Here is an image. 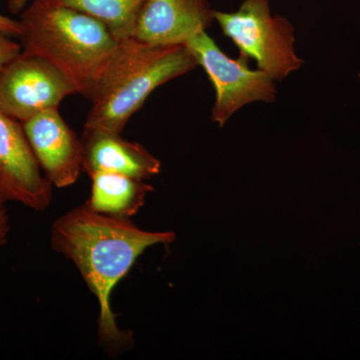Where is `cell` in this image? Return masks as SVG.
<instances>
[{"label":"cell","instance_id":"1","mask_svg":"<svg viewBox=\"0 0 360 360\" xmlns=\"http://www.w3.org/2000/svg\"><path fill=\"white\" fill-rule=\"evenodd\" d=\"M175 240L172 231H146L129 219L92 212L84 205L61 215L51 226V246L70 259L98 302V340L110 355L134 345L130 331L118 326L111 309L112 291L144 251Z\"/></svg>","mask_w":360,"mask_h":360},{"label":"cell","instance_id":"2","mask_svg":"<svg viewBox=\"0 0 360 360\" xmlns=\"http://www.w3.org/2000/svg\"><path fill=\"white\" fill-rule=\"evenodd\" d=\"M198 66L186 44L153 45L132 37L120 40L89 97L91 108L84 129L122 134L158 87Z\"/></svg>","mask_w":360,"mask_h":360},{"label":"cell","instance_id":"3","mask_svg":"<svg viewBox=\"0 0 360 360\" xmlns=\"http://www.w3.org/2000/svg\"><path fill=\"white\" fill-rule=\"evenodd\" d=\"M20 25L23 51L63 71L89 99L120 42L92 16L39 0L25 7Z\"/></svg>","mask_w":360,"mask_h":360},{"label":"cell","instance_id":"4","mask_svg":"<svg viewBox=\"0 0 360 360\" xmlns=\"http://www.w3.org/2000/svg\"><path fill=\"white\" fill-rule=\"evenodd\" d=\"M214 20L238 46L239 58L257 61V70L274 82L302 68L295 49V28L283 16L272 15L269 0H243L234 13L215 11Z\"/></svg>","mask_w":360,"mask_h":360},{"label":"cell","instance_id":"5","mask_svg":"<svg viewBox=\"0 0 360 360\" xmlns=\"http://www.w3.org/2000/svg\"><path fill=\"white\" fill-rule=\"evenodd\" d=\"M186 45L214 87L212 120L220 127L246 104L276 99V82L269 75L250 70L245 59L229 58L207 32L194 35Z\"/></svg>","mask_w":360,"mask_h":360},{"label":"cell","instance_id":"6","mask_svg":"<svg viewBox=\"0 0 360 360\" xmlns=\"http://www.w3.org/2000/svg\"><path fill=\"white\" fill-rule=\"evenodd\" d=\"M77 94L63 71L23 49L0 70V110L21 123Z\"/></svg>","mask_w":360,"mask_h":360},{"label":"cell","instance_id":"7","mask_svg":"<svg viewBox=\"0 0 360 360\" xmlns=\"http://www.w3.org/2000/svg\"><path fill=\"white\" fill-rule=\"evenodd\" d=\"M51 200L52 184L33 153L22 123L0 110V205L14 201L42 212Z\"/></svg>","mask_w":360,"mask_h":360},{"label":"cell","instance_id":"8","mask_svg":"<svg viewBox=\"0 0 360 360\" xmlns=\"http://www.w3.org/2000/svg\"><path fill=\"white\" fill-rule=\"evenodd\" d=\"M22 125L33 153L52 186H73L84 172V148L82 139L68 127L58 108L45 110Z\"/></svg>","mask_w":360,"mask_h":360},{"label":"cell","instance_id":"9","mask_svg":"<svg viewBox=\"0 0 360 360\" xmlns=\"http://www.w3.org/2000/svg\"><path fill=\"white\" fill-rule=\"evenodd\" d=\"M207 0H146L132 39L153 45L186 44L214 21Z\"/></svg>","mask_w":360,"mask_h":360},{"label":"cell","instance_id":"10","mask_svg":"<svg viewBox=\"0 0 360 360\" xmlns=\"http://www.w3.org/2000/svg\"><path fill=\"white\" fill-rule=\"evenodd\" d=\"M82 168L85 174L115 172L146 180L160 174V161L137 142L122 134L101 129H84Z\"/></svg>","mask_w":360,"mask_h":360},{"label":"cell","instance_id":"11","mask_svg":"<svg viewBox=\"0 0 360 360\" xmlns=\"http://www.w3.org/2000/svg\"><path fill=\"white\" fill-rule=\"evenodd\" d=\"M90 179L91 193L84 205L92 212L118 219L134 217L153 191L144 180L115 172H96Z\"/></svg>","mask_w":360,"mask_h":360},{"label":"cell","instance_id":"12","mask_svg":"<svg viewBox=\"0 0 360 360\" xmlns=\"http://www.w3.org/2000/svg\"><path fill=\"white\" fill-rule=\"evenodd\" d=\"M51 6L75 9L101 21L118 40L134 34L137 16L146 0H39Z\"/></svg>","mask_w":360,"mask_h":360},{"label":"cell","instance_id":"13","mask_svg":"<svg viewBox=\"0 0 360 360\" xmlns=\"http://www.w3.org/2000/svg\"><path fill=\"white\" fill-rule=\"evenodd\" d=\"M22 51V46L11 39L8 35L0 32V70Z\"/></svg>","mask_w":360,"mask_h":360},{"label":"cell","instance_id":"14","mask_svg":"<svg viewBox=\"0 0 360 360\" xmlns=\"http://www.w3.org/2000/svg\"><path fill=\"white\" fill-rule=\"evenodd\" d=\"M0 32L4 33V34L11 37H20V20H13L8 16L0 14Z\"/></svg>","mask_w":360,"mask_h":360},{"label":"cell","instance_id":"15","mask_svg":"<svg viewBox=\"0 0 360 360\" xmlns=\"http://www.w3.org/2000/svg\"><path fill=\"white\" fill-rule=\"evenodd\" d=\"M11 231V220L6 206H0V246L6 245Z\"/></svg>","mask_w":360,"mask_h":360},{"label":"cell","instance_id":"16","mask_svg":"<svg viewBox=\"0 0 360 360\" xmlns=\"http://www.w3.org/2000/svg\"><path fill=\"white\" fill-rule=\"evenodd\" d=\"M28 2L30 0H7V6L11 13L18 14L25 11Z\"/></svg>","mask_w":360,"mask_h":360},{"label":"cell","instance_id":"17","mask_svg":"<svg viewBox=\"0 0 360 360\" xmlns=\"http://www.w3.org/2000/svg\"><path fill=\"white\" fill-rule=\"evenodd\" d=\"M359 79H360V73H359Z\"/></svg>","mask_w":360,"mask_h":360},{"label":"cell","instance_id":"18","mask_svg":"<svg viewBox=\"0 0 360 360\" xmlns=\"http://www.w3.org/2000/svg\"><path fill=\"white\" fill-rule=\"evenodd\" d=\"M0 206H2V205H0Z\"/></svg>","mask_w":360,"mask_h":360}]
</instances>
